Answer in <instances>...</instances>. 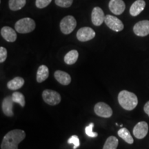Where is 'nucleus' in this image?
Returning a JSON list of instances; mask_svg holds the SVG:
<instances>
[{
    "label": "nucleus",
    "instance_id": "f257e3e1",
    "mask_svg": "<svg viewBox=\"0 0 149 149\" xmlns=\"http://www.w3.org/2000/svg\"><path fill=\"white\" fill-rule=\"evenodd\" d=\"M25 137L26 133L23 130H10L3 137L1 149H18V145L25 139Z\"/></svg>",
    "mask_w": 149,
    "mask_h": 149
},
{
    "label": "nucleus",
    "instance_id": "f03ea898",
    "mask_svg": "<svg viewBox=\"0 0 149 149\" xmlns=\"http://www.w3.org/2000/svg\"><path fill=\"white\" fill-rule=\"evenodd\" d=\"M119 104L123 109L126 111H132L137 106L138 100L137 97L133 93L124 90L118 95Z\"/></svg>",
    "mask_w": 149,
    "mask_h": 149
},
{
    "label": "nucleus",
    "instance_id": "7ed1b4c3",
    "mask_svg": "<svg viewBox=\"0 0 149 149\" xmlns=\"http://www.w3.org/2000/svg\"><path fill=\"white\" fill-rule=\"evenodd\" d=\"M35 22L33 19L29 17L22 18L18 20L15 25V31L19 33L25 34L32 32L35 29Z\"/></svg>",
    "mask_w": 149,
    "mask_h": 149
},
{
    "label": "nucleus",
    "instance_id": "20e7f679",
    "mask_svg": "<svg viewBox=\"0 0 149 149\" xmlns=\"http://www.w3.org/2000/svg\"><path fill=\"white\" fill-rule=\"evenodd\" d=\"M77 26V22L74 17L71 15L66 16L60 22V29L62 33L68 35L74 31Z\"/></svg>",
    "mask_w": 149,
    "mask_h": 149
},
{
    "label": "nucleus",
    "instance_id": "39448f33",
    "mask_svg": "<svg viewBox=\"0 0 149 149\" xmlns=\"http://www.w3.org/2000/svg\"><path fill=\"white\" fill-rule=\"evenodd\" d=\"M42 97L46 104L55 106L60 103L61 96L57 91L46 89L42 93Z\"/></svg>",
    "mask_w": 149,
    "mask_h": 149
},
{
    "label": "nucleus",
    "instance_id": "423d86ee",
    "mask_svg": "<svg viewBox=\"0 0 149 149\" xmlns=\"http://www.w3.org/2000/svg\"><path fill=\"white\" fill-rule=\"evenodd\" d=\"M104 22L110 29L115 32H120L124 29V24L120 19L111 15H108L105 17Z\"/></svg>",
    "mask_w": 149,
    "mask_h": 149
},
{
    "label": "nucleus",
    "instance_id": "0eeeda50",
    "mask_svg": "<svg viewBox=\"0 0 149 149\" xmlns=\"http://www.w3.org/2000/svg\"><path fill=\"white\" fill-rule=\"evenodd\" d=\"M94 111L97 115L104 118H109L113 115V110L104 102H98L94 107Z\"/></svg>",
    "mask_w": 149,
    "mask_h": 149
},
{
    "label": "nucleus",
    "instance_id": "6e6552de",
    "mask_svg": "<svg viewBox=\"0 0 149 149\" xmlns=\"http://www.w3.org/2000/svg\"><path fill=\"white\" fill-rule=\"evenodd\" d=\"M95 36V32L90 27H83L77 33V38L80 42H88Z\"/></svg>",
    "mask_w": 149,
    "mask_h": 149
},
{
    "label": "nucleus",
    "instance_id": "1a4fd4ad",
    "mask_svg": "<svg viewBox=\"0 0 149 149\" xmlns=\"http://www.w3.org/2000/svg\"><path fill=\"white\" fill-rule=\"evenodd\" d=\"M133 32L139 37H145L149 35L148 20H143L135 24L133 27Z\"/></svg>",
    "mask_w": 149,
    "mask_h": 149
},
{
    "label": "nucleus",
    "instance_id": "9d476101",
    "mask_svg": "<svg viewBox=\"0 0 149 149\" xmlns=\"http://www.w3.org/2000/svg\"><path fill=\"white\" fill-rule=\"evenodd\" d=\"M148 131V125L146 122H139L133 128V135L137 139H141L146 137Z\"/></svg>",
    "mask_w": 149,
    "mask_h": 149
},
{
    "label": "nucleus",
    "instance_id": "9b49d317",
    "mask_svg": "<svg viewBox=\"0 0 149 149\" xmlns=\"http://www.w3.org/2000/svg\"><path fill=\"white\" fill-rule=\"evenodd\" d=\"M105 15L100 7H95L93 9L92 14H91V20L93 24L96 26L102 25V23L105 20Z\"/></svg>",
    "mask_w": 149,
    "mask_h": 149
},
{
    "label": "nucleus",
    "instance_id": "f8f14e48",
    "mask_svg": "<svg viewBox=\"0 0 149 149\" xmlns=\"http://www.w3.org/2000/svg\"><path fill=\"white\" fill-rule=\"evenodd\" d=\"M109 7L110 10L116 15H120L123 13L126 8L125 3L123 0H111Z\"/></svg>",
    "mask_w": 149,
    "mask_h": 149
},
{
    "label": "nucleus",
    "instance_id": "ddd939ff",
    "mask_svg": "<svg viewBox=\"0 0 149 149\" xmlns=\"http://www.w3.org/2000/svg\"><path fill=\"white\" fill-rule=\"evenodd\" d=\"M13 100L12 95L11 96H7L3 100L2 105H1V108H2V111L3 114L8 117H13V116L14 113L13 109Z\"/></svg>",
    "mask_w": 149,
    "mask_h": 149
},
{
    "label": "nucleus",
    "instance_id": "4468645a",
    "mask_svg": "<svg viewBox=\"0 0 149 149\" xmlns=\"http://www.w3.org/2000/svg\"><path fill=\"white\" fill-rule=\"evenodd\" d=\"M1 35L8 42H14L17 40L15 31L9 26H4L1 29Z\"/></svg>",
    "mask_w": 149,
    "mask_h": 149
},
{
    "label": "nucleus",
    "instance_id": "2eb2a0df",
    "mask_svg": "<svg viewBox=\"0 0 149 149\" xmlns=\"http://www.w3.org/2000/svg\"><path fill=\"white\" fill-rule=\"evenodd\" d=\"M146 6V2L144 0H137L132 4L130 8V15L136 17L144 10Z\"/></svg>",
    "mask_w": 149,
    "mask_h": 149
},
{
    "label": "nucleus",
    "instance_id": "dca6fc26",
    "mask_svg": "<svg viewBox=\"0 0 149 149\" xmlns=\"http://www.w3.org/2000/svg\"><path fill=\"white\" fill-rule=\"evenodd\" d=\"M54 76H55L56 80L62 85H68L71 81V77H70V74L66 72L61 71V70L55 71Z\"/></svg>",
    "mask_w": 149,
    "mask_h": 149
},
{
    "label": "nucleus",
    "instance_id": "f3484780",
    "mask_svg": "<svg viewBox=\"0 0 149 149\" xmlns=\"http://www.w3.org/2000/svg\"><path fill=\"white\" fill-rule=\"evenodd\" d=\"M49 76V70L48 68L45 65H42L39 67L37 72V82L42 83L47 79Z\"/></svg>",
    "mask_w": 149,
    "mask_h": 149
},
{
    "label": "nucleus",
    "instance_id": "a211bd4d",
    "mask_svg": "<svg viewBox=\"0 0 149 149\" xmlns=\"http://www.w3.org/2000/svg\"><path fill=\"white\" fill-rule=\"evenodd\" d=\"M24 84V79L22 77H17L10 80L7 84V87L9 90H18Z\"/></svg>",
    "mask_w": 149,
    "mask_h": 149
},
{
    "label": "nucleus",
    "instance_id": "6ab92c4d",
    "mask_svg": "<svg viewBox=\"0 0 149 149\" xmlns=\"http://www.w3.org/2000/svg\"><path fill=\"white\" fill-rule=\"evenodd\" d=\"M79 57V53L76 50H72L66 53L64 57V61L66 64L72 65L76 62Z\"/></svg>",
    "mask_w": 149,
    "mask_h": 149
},
{
    "label": "nucleus",
    "instance_id": "aec40b11",
    "mask_svg": "<svg viewBox=\"0 0 149 149\" xmlns=\"http://www.w3.org/2000/svg\"><path fill=\"white\" fill-rule=\"evenodd\" d=\"M118 135L129 144H133L134 140L133 137L130 135L129 130L126 128H122L118 130Z\"/></svg>",
    "mask_w": 149,
    "mask_h": 149
},
{
    "label": "nucleus",
    "instance_id": "412c9836",
    "mask_svg": "<svg viewBox=\"0 0 149 149\" xmlns=\"http://www.w3.org/2000/svg\"><path fill=\"white\" fill-rule=\"evenodd\" d=\"M26 3V0H9L8 6L11 10L17 11L22 9Z\"/></svg>",
    "mask_w": 149,
    "mask_h": 149
},
{
    "label": "nucleus",
    "instance_id": "4be33fe9",
    "mask_svg": "<svg viewBox=\"0 0 149 149\" xmlns=\"http://www.w3.org/2000/svg\"><path fill=\"white\" fill-rule=\"evenodd\" d=\"M118 139L115 136H111L107 139L103 149H117L118 146Z\"/></svg>",
    "mask_w": 149,
    "mask_h": 149
},
{
    "label": "nucleus",
    "instance_id": "5701e85b",
    "mask_svg": "<svg viewBox=\"0 0 149 149\" xmlns=\"http://www.w3.org/2000/svg\"><path fill=\"white\" fill-rule=\"evenodd\" d=\"M12 98L15 103L19 104L22 107H24L25 106V98L22 93L15 91L13 93Z\"/></svg>",
    "mask_w": 149,
    "mask_h": 149
},
{
    "label": "nucleus",
    "instance_id": "b1692460",
    "mask_svg": "<svg viewBox=\"0 0 149 149\" xmlns=\"http://www.w3.org/2000/svg\"><path fill=\"white\" fill-rule=\"evenodd\" d=\"M68 143L69 144H73V149H77L80 146L79 139L77 135H72L68 139Z\"/></svg>",
    "mask_w": 149,
    "mask_h": 149
},
{
    "label": "nucleus",
    "instance_id": "393cba45",
    "mask_svg": "<svg viewBox=\"0 0 149 149\" xmlns=\"http://www.w3.org/2000/svg\"><path fill=\"white\" fill-rule=\"evenodd\" d=\"M56 5L63 8H68L72 5L73 0H55Z\"/></svg>",
    "mask_w": 149,
    "mask_h": 149
},
{
    "label": "nucleus",
    "instance_id": "a878e982",
    "mask_svg": "<svg viewBox=\"0 0 149 149\" xmlns=\"http://www.w3.org/2000/svg\"><path fill=\"white\" fill-rule=\"evenodd\" d=\"M94 127V124L93 123H91L88 126H87L85 128L86 134L90 137H97L98 134L95 133V132L93 131V128Z\"/></svg>",
    "mask_w": 149,
    "mask_h": 149
},
{
    "label": "nucleus",
    "instance_id": "bb28decb",
    "mask_svg": "<svg viewBox=\"0 0 149 149\" xmlns=\"http://www.w3.org/2000/svg\"><path fill=\"white\" fill-rule=\"evenodd\" d=\"M52 0H36L35 5L38 8H44L51 3Z\"/></svg>",
    "mask_w": 149,
    "mask_h": 149
},
{
    "label": "nucleus",
    "instance_id": "cd10ccee",
    "mask_svg": "<svg viewBox=\"0 0 149 149\" xmlns=\"http://www.w3.org/2000/svg\"><path fill=\"white\" fill-rule=\"evenodd\" d=\"M7 58V50L4 47H0V62L3 63Z\"/></svg>",
    "mask_w": 149,
    "mask_h": 149
},
{
    "label": "nucleus",
    "instance_id": "c85d7f7f",
    "mask_svg": "<svg viewBox=\"0 0 149 149\" xmlns=\"http://www.w3.org/2000/svg\"><path fill=\"white\" fill-rule=\"evenodd\" d=\"M144 111L149 117V101L147 102L144 107Z\"/></svg>",
    "mask_w": 149,
    "mask_h": 149
}]
</instances>
